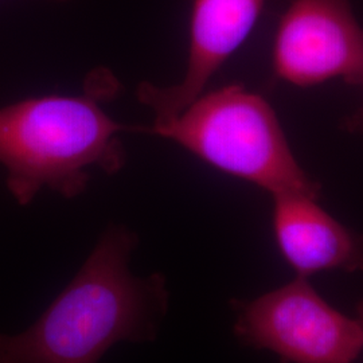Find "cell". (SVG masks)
Returning <instances> with one entry per match:
<instances>
[{
  "label": "cell",
  "mask_w": 363,
  "mask_h": 363,
  "mask_svg": "<svg viewBox=\"0 0 363 363\" xmlns=\"http://www.w3.org/2000/svg\"><path fill=\"white\" fill-rule=\"evenodd\" d=\"M136 235L105 232L76 277L28 330L0 334V363H97L118 342L155 339L169 308L162 274L130 272Z\"/></svg>",
  "instance_id": "6da1fadb"
},
{
  "label": "cell",
  "mask_w": 363,
  "mask_h": 363,
  "mask_svg": "<svg viewBox=\"0 0 363 363\" xmlns=\"http://www.w3.org/2000/svg\"><path fill=\"white\" fill-rule=\"evenodd\" d=\"M118 82L108 70L91 73L79 96L27 99L0 109V164L19 205H28L45 187L65 198L81 194L89 169L115 174L124 167L120 132H142L106 115L101 101Z\"/></svg>",
  "instance_id": "7a4b0ae2"
},
{
  "label": "cell",
  "mask_w": 363,
  "mask_h": 363,
  "mask_svg": "<svg viewBox=\"0 0 363 363\" xmlns=\"http://www.w3.org/2000/svg\"><path fill=\"white\" fill-rule=\"evenodd\" d=\"M203 162L272 196L319 198L320 184L301 169L269 103L241 85L201 94L179 116L145 127Z\"/></svg>",
  "instance_id": "3957f363"
},
{
  "label": "cell",
  "mask_w": 363,
  "mask_h": 363,
  "mask_svg": "<svg viewBox=\"0 0 363 363\" xmlns=\"http://www.w3.org/2000/svg\"><path fill=\"white\" fill-rule=\"evenodd\" d=\"M235 335L283 363H352L363 351V327L330 306L296 276L291 283L240 306Z\"/></svg>",
  "instance_id": "277c9868"
},
{
  "label": "cell",
  "mask_w": 363,
  "mask_h": 363,
  "mask_svg": "<svg viewBox=\"0 0 363 363\" xmlns=\"http://www.w3.org/2000/svg\"><path fill=\"white\" fill-rule=\"evenodd\" d=\"M272 66L295 86L340 78L363 88V27L350 0H292L276 30Z\"/></svg>",
  "instance_id": "5b68a950"
},
{
  "label": "cell",
  "mask_w": 363,
  "mask_h": 363,
  "mask_svg": "<svg viewBox=\"0 0 363 363\" xmlns=\"http://www.w3.org/2000/svg\"><path fill=\"white\" fill-rule=\"evenodd\" d=\"M265 0H194L184 76L167 88L143 82L138 89L142 104L152 109L154 124L179 116L195 101L256 26Z\"/></svg>",
  "instance_id": "8992f818"
},
{
  "label": "cell",
  "mask_w": 363,
  "mask_h": 363,
  "mask_svg": "<svg viewBox=\"0 0 363 363\" xmlns=\"http://www.w3.org/2000/svg\"><path fill=\"white\" fill-rule=\"evenodd\" d=\"M273 198V234L296 276L310 279L327 271H363V235L355 233L303 194Z\"/></svg>",
  "instance_id": "52a82bcc"
},
{
  "label": "cell",
  "mask_w": 363,
  "mask_h": 363,
  "mask_svg": "<svg viewBox=\"0 0 363 363\" xmlns=\"http://www.w3.org/2000/svg\"><path fill=\"white\" fill-rule=\"evenodd\" d=\"M343 128L351 135L363 138V106L343 120Z\"/></svg>",
  "instance_id": "ba28073f"
},
{
  "label": "cell",
  "mask_w": 363,
  "mask_h": 363,
  "mask_svg": "<svg viewBox=\"0 0 363 363\" xmlns=\"http://www.w3.org/2000/svg\"><path fill=\"white\" fill-rule=\"evenodd\" d=\"M357 319L363 327V300L357 306Z\"/></svg>",
  "instance_id": "9c48e42d"
},
{
  "label": "cell",
  "mask_w": 363,
  "mask_h": 363,
  "mask_svg": "<svg viewBox=\"0 0 363 363\" xmlns=\"http://www.w3.org/2000/svg\"><path fill=\"white\" fill-rule=\"evenodd\" d=\"M57 1H65V0H57Z\"/></svg>",
  "instance_id": "30bf717a"
}]
</instances>
